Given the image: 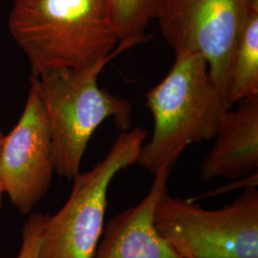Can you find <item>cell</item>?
<instances>
[{
  "instance_id": "cell-1",
  "label": "cell",
  "mask_w": 258,
  "mask_h": 258,
  "mask_svg": "<svg viewBox=\"0 0 258 258\" xmlns=\"http://www.w3.org/2000/svg\"><path fill=\"white\" fill-rule=\"evenodd\" d=\"M11 36L27 56L31 77L82 69L120 54L105 0H15Z\"/></svg>"
},
{
  "instance_id": "cell-2",
  "label": "cell",
  "mask_w": 258,
  "mask_h": 258,
  "mask_svg": "<svg viewBox=\"0 0 258 258\" xmlns=\"http://www.w3.org/2000/svg\"><path fill=\"white\" fill-rule=\"evenodd\" d=\"M146 105L153 117V133L136 164L154 175L171 169L190 145L214 138L228 109L207 60L195 52L175 53L166 77L146 94Z\"/></svg>"
},
{
  "instance_id": "cell-3",
  "label": "cell",
  "mask_w": 258,
  "mask_h": 258,
  "mask_svg": "<svg viewBox=\"0 0 258 258\" xmlns=\"http://www.w3.org/2000/svg\"><path fill=\"white\" fill-rule=\"evenodd\" d=\"M82 69L57 68L31 77L51 129L55 173L73 180L94 132L112 118L118 129L131 125L132 103L98 85V77L111 59Z\"/></svg>"
},
{
  "instance_id": "cell-4",
  "label": "cell",
  "mask_w": 258,
  "mask_h": 258,
  "mask_svg": "<svg viewBox=\"0 0 258 258\" xmlns=\"http://www.w3.org/2000/svg\"><path fill=\"white\" fill-rule=\"evenodd\" d=\"M159 234L181 258H258V190L251 183L220 210L166 190L157 203Z\"/></svg>"
},
{
  "instance_id": "cell-5",
  "label": "cell",
  "mask_w": 258,
  "mask_h": 258,
  "mask_svg": "<svg viewBox=\"0 0 258 258\" xmlns=\"http://www.w3.org/2000/svg\"><path fill=\"white\" fill-rule=\"evenodd\" d=\"M148 135L142 127L122 132L92 169L75 177L62 208L45 214L38 258H93L103 231L111 182L137 163Z\"/></svg>"
},
{
  "instance_id": "cell-6",
  "label": "cell",
  "mask_w": 258,
  "mask_h": 258,
  "mask_svg": "<svg viewBox=\"0 0 258 258\" xmlns=\"http://www.w3.org/2000/svg\"><path fill=\"white\" fill-rule=\"evenodd\" d=\"M249 8L248 0L160 1L156 19L167 44L203 55L225 104L230 56Z\"/></svg>"
},
{
  "instance_id": "cell-7",
  "label": "cell",
  "mask_w": 258,
  "mask_h": 258,
  "mask_svg": "<svg viewBox=\"0 0 258 258\" xmlns=\"http://www.w3.org/2000/svg\"><path fill=\"white\" fill-rule=\"evenodd\" d=\"M54 172L49 121L37 92L30 86L19 121L3 139L4 192L21 214H30L45 197Z\"/></svg>"
},
{
  "instance_id": "cell-8",
  "label": "cell",
  "mask_w": 258,
  "mask_h": 258,
  "mask_svg": "<svg viewBox=\"0 0 258 258\" xmlns=\"http://www.w3.org/2000/svg\"><path fill=\"white\" fill-rule=\"evenodd\" d=\"M171 169L155 174L147 195L140 203L112 217L103 228L93 258H181L157 231V203L167 190Z\"/></svg>"
},
{
  "instance_id": "cell-9",
  "label": "cell",
  "mask_w": 258,
  "mask_h": 258,
  "mask_svg": "<svg viewBox=\"0 0 258 258\" xmlns=\"http://www.w3.org/2000/svg\"><path fill=\"white\" fill-rule=\"evenodd\" d=\"M241 102L237 109H227L222 117L214 145L201 167L200 176L206 182L257 172L258 97Z\"/></svg>"
},
{
  "instance_id": "cell-10",
  "label": "cell",
  "mask_w": 258,
  "mask_h": 258,
  "mask_svg": "<svg viewBox=\"0 0 258 258\" xmlns=\"http://www.w3.org/2000/svg\"><path fill=\"white\" fill-rule=\"evenodd\" d=\"M258 97V9L249 7L233 46L227 75L226 105Z\"/></svg>"
},
{
  "instance_id": "cell-11",
  "label": "cell",
  "mask_w": 258,
  "mask_h": 258,
  "mask_svg": "<svg viewBox=\"0 0 258 258\" xmlns=\"http://www.w3.org/2000/svg\"><path fill=\"white\" fill-rule=\"evenodd\" d=\"M120 51L149 40L146 29L156 19L161 0H105Z\"/></svg>"
},
{
  "instance_id": "cell-12",
  "label": "cell",
  "mask_w": 258,
  "mask_h": 258,
  "mask_svg": "<svg viewBox=\"0 0 258 258\" xmlns=\"http://www.w3.org/2000/svg\"><path fill=\"white\" fill-rule=\"evenodd\" d=\"M44 218V213L33 212L30 213L22 228L21 247L16 258H38Z\"/></svg>"
},
{
  "instance_id": "cell-13",
  "label": "cell",
  "mask_w": 258,
  "mask_h": 258,
  "mask_svg": "<svg viewBox=\"0 0 258 258\" xmlns=\"http://www.w3.org/2000/svg\"><path fill=\"white\" fill-rule=\"evenodd\" d=\"M3 139H4V134L2 130L0 128V212L2 209V199H3V194L4 192V187H3V183H2V177H1V149H2V144H3Z\"/></svg>"
},
{
  "instance_id": "cell-14",
  "label": "cell",
  "mask_w": 258,
  "mask_h": 258,
  "mask_svg": "<svg viewBox=\"0 0 258 258\" xmlns=\"http://www.w3.org/2000/svg\"><path fill=\"white\" fill-rule=\"evenodd\" d=\"M249 7L258 9V0H248Z\"/></svg>"
}]
</instances>
